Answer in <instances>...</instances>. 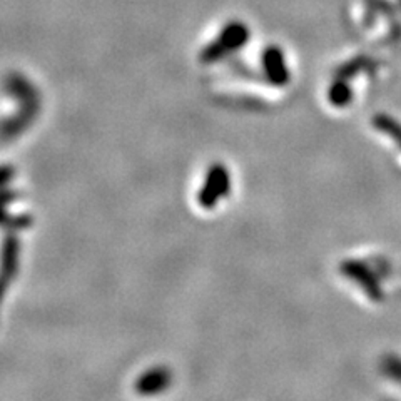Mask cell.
Listing matches in <instances>:
<instances>
[{"label": "cell", "mask_w": 401, "mask_h": 401, "mask_svg": "<svg viewBox=\"0 0 401 401\" xmlns=\"http://www.w3.org/2000/svg\"><path fill=\"white\" fill-rule=\"evenodd\" d=\"M19 198L15 191L0 189V226H9L10 230H26L32 224V218L27 214L10 216L7 212V206Z\"/></svg>", "instance_id": "obj_8"}, {"label": "cell", "mask_w": 401, "mask_h": 401, "mask_svg": "<svg viewBox=\"0 0 401 401\" xmlns=\"http://www.w3.org/2000/svg\"><path fill=\"white\" fill-rule=\"evenodd\" d=\"M373 126L378 131L384 132L386 136H390V138L401 147V124L398 120L393 119L391 115L388 114H378L373 118Z\"/></svg>", "instance_id": "obj_10"}, {"label": "cell", "mask_w": 401, "mask_h": 401, "mask_svg": "<svg viewBox=\"0 0 401 401\" xmlns=\"http://www.w3.org/2000/svg\"><path fill=\"white\" fill-rule=\"evenodd\" d=\"M15 171L12 166H0V189H6L7 184L14 178Z\"/></svg>", "instance_id": "obj_12"}, {"label": "cell", "mask_w": 401, "mask_h": 401, "mask_svg": "<svg viewBox=\"0 0 401 401\" xmlns=\"http://www.w3.org/2000/svg\"><path fill=\"white\" fill-rule=\"evenodd\" d=\"M328 100H330L331 106L338 107H346L348 104L353 100V91L351 86L348 84L346 79H336L331 84L330 89H328Z\"/></svg>", "instance_id": "obj_9"}, {"label": "cell", "mask_w": 401, "mask_h": 401, "mask_svg": "<svg viewBox=\"0 0 401 401\" xmlns=\"http://www.w3.org/2000/svg\"><path fill=\"white\" fill-rule=\"evenodd\" d=\"M20 243L15 234H7L0 250V304L19 270Z\"/></svg>", "instance_id": "obj_4"}, {"label": "cell", "mask_w": 401, "mask_h": 401, "mask_svg": "<svg viewBox=\"0 0 401 401\" xmlns=\"http://www.w3.org/2000/svg\"><path fill=\"white\" fill-rule=\"evenodd\" d=\"M248 40V29L241 24H232L227 27L226 30L221 34L218 42L211 44L206 50L203 52V60L204 62H216L223 55H226V52L236 50L239 47H243Z\"/></svg>", "instance_id": "obj_5"}, {"label": "cell", "mask_w": 401, "mask_h": 401, "mask_svg": "<svg viewBox=\"0 0 401 401\" xmlns=\"http://www.w3.org/2000/svg\"><path fill=\"white\" fill-rule=\"evenodd\" d=\"M263 69L266 74L268 82L276 87H283L290 82V71H288L286 60L283 50L279 47H268L263 54Z\"/></svg>", "instance_id": "obj_6"}, {"label": "cell", "mask_w": 401, "mask_h": 401, "mask_svg": "<svg viewBox=\"0 0 401 401\" xmlns=\"http://www.w3.org/2000/svg\"><path fill=\"white\" fill-rule=\"evenodd\" d=\"M6 89L20 104L19 111L14 115L0 122V139L12 140L22 134L37 118L40 111V95L29 80L17 74L7 79Z\"/></svg>", "instance_id": "obj_1"}, {"label": "cell", "mask_w": 401, "mask_h": 401, "mask_svg": "<svg viewBox=\"0 0 401 401\" xmlns=\"http://www.w3.org/2000/svg\"><path fill=\"white\" fill-rule=\"evenodd\" d=\"M172 376L166 366H156L152 370L142 373L136 381V391L142 396L158 395L171 384Z\"/></svg>", "instance_id": "obj_7"}, {"label": "cell", "mask_w": 401, "mask_h": 401, "mask_svg": "<svg viewBox=\"0 0 401 401\" xmlns=\"http://www.w3.org/2000/svg\"><path fill=\"white\" fill-rule=\"evenodd\" d=\"M339 271L343 272L346 278L355 281L361 290L366 292V296L370 299L381 301L384 298L383 288H381L380 281L378 278H376L375 272L368 268V264L361 263V261H356V259H346L341 263Z\"/></svg>", "instance_id": "obj_3"}, {"label": "cell", "mask_w": 401, "mask_h": 401, "mask_svg": "<svg viewBox=\"0 0 401 401\" xmlns=\"http://www.w3.org/2000/svg\"><path fill=\"white\" fill-rule=\"evenodd\" d=\"M231 191L230 171L223 164H214L207 171L203 187L198 194V204L203 209H212L218 206L223 198H226Z\"/></svg>", "instance_id": "obj_2"}, {"label": "cell", "mask_w": 401, "mask_h": 401, "mask_svg": "<svg viewBox=\"0 0 401 401\" xmlns=\"http://www.w3.org/2000/svg\"><path fill=\"white\" fill-rule=\"evenodd\" d=\"M381 371H383L388 378L401 383V358L400 356H395V355L384 356L383 361H381Z\"/></svg>", "instance_id": "obj_11"}]
</instances>
